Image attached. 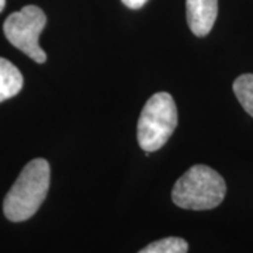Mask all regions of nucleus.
Instances as JSON below:
<instances>
[{
  "label": "nucleus",
  "mask_w": 253,
  "mask_h": 253,
  "mask_svg": "<svg viewBox=\"0 0 253 253\" xmlns=\"http://www.w3.org/2000/svg\"><path fill=\"white\" fill-rule=\"evenodd\" d=\"M51 181L49 163L42 158L28 162L3 201L4 217L11 222H23L33 217L44 203Z\"/></svg>",
  "instance_id": "obj_1"
},
{
  "label": "nucleus",
  "mask_w": 253,
  "mask_h": 253,
  "mask_svg": "<svg viewBox=\"0 0 253 253\" xmlns=\"http://www.w3.org/2000/svg\"><path fill=\"white\" fill-rule=\"evenodd\" d=\"M226 194L222 176L206 165H196L174 183L172 200L184 210L204 211L218 207Z\"/></svg>",
  "instance_id": "obj_2"
},
{
  "label": "nucleus",
  "mask_w": 253,
  "mask_h": 253,
  "mask_svg": "<svg viewBox=\"0 0 253 253\" xmlns=\"http://www.w3.org/2000/svg\"><path fill=\"white\" fill-rule=\"evenodd\" d=\"M177 126V109L173 97L166 91L155 93L146 101L138 120L136 138L148 154L161 149Z\"/></svg>",
  "instance_id": "obj_3"
},
{
  "label": "nucleus",
  "mask_w": 253,
  "mask_h": 253,
  "mask_svg": "<svg viewBox=\"0 0 253 253\" xmlns=\"http://www.w3.org/2000/svg\"><path fill=\"white\" fill-rule=\"evenodd\" d=\"M46 16L38 6L28 4L11 13L3 24V31L10 44L30 56L37 63H44L46 54L40 46V36L45 28Z\"/></svg>",
  "instance_id": "obj_4"
},
{
  "label": "nucleus",
  "mask_w": 253,
  "mask_h": 253,
  "mask_svg": "<svg viewBox=\"0 0 253 253\" xmlns=\"http://www.w3.org/2000/svg\"><path fill=\"white\" fill-rule=\"evenodd\" d=\"M186 11L191 33L197 37H206L215 24L218 0H186Z\"/></svg>",
  "instance_id": "obj_5"
},
{
  "label": "nucleus",
  "mask_w": 253,
  "mask_h": 253,
  "mask_svg": "<svg viewBox=\"0 0 253 253\" xmlns=\"http://www.w3.org/2000/svg\"><path fill=\"white\" fill-rule=\"evenodd\" d=\"M23 75L16 65L0 58V103L17 96L23 89Z\"/></svg>",
  "instance_id": "obj_6"
},
{
  "label": "nucleus",
  "mask_w": 253,
  "mask_h": 253,
  "mask_svg": "<svg viewBox=\"0 0 253 253\" xmlns=\"http://www.w3.org/2000/svg\"><path fill=\"white\" fill-rule=\"evenodd\" d=\"M232 87L241 106L253 117V73H245L236 78Z\"/></svg>",
  "instance_id": "obj_7"
},
{
  "label": "nucleus",
  "mask_w": 253,
  "mask_h": 253,
  "mask_svg": "<svg viewBox=\"0 0 253 253\" xmlns=\"http://www.w3.org/2000/svg\"><path fill=\"white\" fill-rule=\"evenodd\" d=\"M189 244L181 238H163L159 241H155L138 253H187Z\"/></svg>",
  "instance_id": "obj_8"
},
{
  "label": "nucleus",
  "mask_w": 253,
  "mask_h": 253,
  "mask_svg": "<svg viewBox=\"0 0 253 253\" xmlns=\"http://www.w3.org/2000/svg\"><path fill=\"white\" fill-rule=\"evenodd\" d=\"M124 4H126L128 9H132V10H138L141 9L142 6H144L145 3L148 1V0H121Z\"/></svg>",
  "instance_id": "obj_9"
},
{
  "label": "nucleus",
  "mask_w": 253,
  "mask_h": 253,
  "mask_svg": "<svg viewBox=\"0 0 253 253\" xmlns=\"http://www.w3.org/2000/svg\"><path fill=\"white\" fill-rule=\"evenodd\" d=\"M6 7V0H0V13Z\"/></svg>",
  "instance_id": "obj_10"
}]
</instances>
